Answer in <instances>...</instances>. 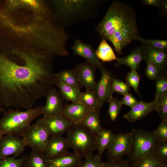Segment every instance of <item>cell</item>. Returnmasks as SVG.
<instances>
[{
  "label": "cell",
  "mask_w": 167,
  "mask_h": 167,
  "mask_svg": "<svg viewBox=\"0 0 167 167\" xmlns=\"http://www.w3.org/2000/svg\"><path fill=\"white\" fill-rule=\"evenodd\" d=\"M54 56L0 37V104L29 109L55 85Z\"/></svg>",
  "instance_id": "cell-1"
},
{
  "label": "cell",
  "mask_w": 167,
  "mask_h": 167,
  "mask_svg": "<svg viewBox=\"0 0 167 167\" xmlns=\"http://www.w3.org/2000/svg\"><path fill=\"white\" fill-rule=\"evenodd\" d=\"M0 37L63 57L69 36L56 22L47 0H0Z\"/></svg>",
  "instance_id": "cell-2"
},
{
  "label": "cell",
  "mask_w": 167,
  "mask_h": 167,
  "mask_svg": "<svg viewBox=\"0 0 167 167\" xmlns=\"http://www.w3.org/2000/svg\"><path fill=\"white\" fill-rule=\"evenodd\" d=\"M102 39L110 41L120 55L123 48L135 40L139 41L136 15L125 2L113 1L102 20L95 27Z\"/></svg>",
  "instance_id": "cell-3"
},
{
  "label": "cell",
  "mask_w": 167,
  "mask_h": 167,
  "mask_svg": "<svg viewBox=\"0 0 167 167\" xmlns=\"http://www.w3.org/2000/svg\"><path fill=\"white\" fill-rule=\"evenodd\" d=\"M105 0H48L50 10L61 27L71 26L96 16Z\"/></svg>",
  "instance_id": "cell-4"
},
{
  "label": "cell",
  "mask_w": 167,
  "mask_h": 167,
  "mask_svg": "<svg viewBox=\"0 0 167 167\" xmlns=\"http://www.w3.org/2000/svg\"><path fill=\"white\" fill-rule=\"evenodd\" d=\"M42 114V107L39 106L24 111L17 109L5 112L0 119V136H22L31 122Z\"/></svg>",
  "instance_id": "cell-5"
},
{
  "label": "cell",
  "mask_w": 167,
  "mask_h": 167,
  "mask_svg": "<svg viewBox=\"0 0 167 167\" xmlns=\"http://www.w3.org/2000/svg\"><path fill=\"white\" fill-rule=\"evenodd\" d=\"M67 132L68 148L73 149L81 157H85L97 150L96 134L84 125L74 124Z\"/></svg>",
  "instance_id": "cell-6"
},
{
  "label": "cell",
  "mask_w": 167,
  "mask_h": 167,
  "mask_svg": "<svg viewBox=\"0 0 167 167\" xmlns=\"http://www.w3.org/2000/svg\"><path fill=\"white\" fill-rule=\"evenodd\" d=\"M132 144L128 155L130 165L133 166L144 156L155 151L159 142L154 132L132 129Z\"/></svg>",
  "instance_id": "cell-7"
},
{
  "label": "cell",
  "mask_w": 167,
  "mask_h": 167,
  "mask_svg": "<svg viewBox=\"0 0 167 167\" xmlns=\"http://www.w3.org/2000/svg\"><path fill=\"white\" fill-rule=\"evenodd\" d=\"M50 136L45 125L39 119L30 125L22 136L25 145L29 147L32 150L44 153Z\"/></svg>",
  "instance_id": "cell-8"
},
{
  "label": "cell",
  "mask_w": 167,
  "mask_h": 167,
  "mask_svg": "<svg viewBox=\"0 0 167 167\" xmlns=\"http://www.w3.org/2000/svg\"><path fill=\"white\" fill-rule=\"evenodd\" d=\"M132 144L131 132L115 135L113 141L107 149V156L109 160L122 159L129 154Z\"/></svg>",
  "instance_id": "cell-9"
},
{
  "label": "cell",
  "mask_w": 167,
  "mask_h": 167,
  "mask_svg": "<svg viewBox=\"0 0 167 167\" xmlns=\"http://www.w3.org/2000/svg\"><path fill=\"white\" fill-rule=\"evenodd\" d=\"M99 70L101 75L100 80L96 83L94 88L99 104L101 107L112 98L113 93L112 82L114 78L112 72L103 66Z\"/></svg>",
  "instance_id": "cell-10"
},
{
  "label": "cell",
  "mask_w": 167,
  "mask_h": 167,
  "mask_svg": "<svg viewBox=\"0 0 167 167\" xmlns=\"http://www.w3.org/2000/svg\"><path fill=\"white\" fill-rule=\"evenodd\" d=\"M26 146L19 137L10 135L2 136L0 140V161L11 156L19 157Z\"/></svg>",
  "instance_id": "cell-11"
},
{
  "label": "cell",
  "mask_w": 167,
  "mask_h": 167,
  "mask_svg": "<svg viewBox=\"0 0 167 167\" xmlns=\"http://www.w3.org/2000/svg\"><path fill=\"white\" fill-rule=\"evenodd\" d=\"M40 119L45 125L50 136L62 135L74 125L61 114L53 116L43 115Z\"/></svg>",
  "instance_id": "cell-12"
},
{
  "label": "cell",
  "mask_w": 167,
  "mask_h": 167,
  "mask_svg": "<svg viewBox=\"0 0 167 167\" xmlns=\"http://www.w3.org/2000/svg\"><path fill=\"white\" fill-rule=\"evenodd\" d=\"M95 110L79 101L64 105L61 114L74 124H78Z\"/></svg>",
  "instance_id": "cell-13"
},
{
  "label": "cell",
  "mask_w": 167,
  "mask_h": 167,
  "mask_svg": "<svg viewBox=\"0 0 167 167\" xmlns=\"http://www.w3.org/2000/svg\"><path fill=\"white\" fill-rule=\"evenodd\" d=\"M96 68L87 61L78 64L74 69L82 87L86 90H93L96 82L95 73Z\"/></svg>",
  "instance_id": "cell-14"
},
{
  "label": "cell",
  "mask_w": 167,
  "mask_h": 167,
  "mask_svg": "<svg viewBox=\"0 0 167 167\" xmlns=\"http://www.w3.org/2000/svg\"><path fill=\"white\" fill-rule=\"evenodd\" d=\"M46 101L42 107L43 114L53 116L61 114L64 104V101L59 91L54 86L46 95Z\"/></svg>",
  "instance_id": "cell-15"
},
{
  "label": "cell",
  "mask_w": 167,
  "mask_h": 167,
  "mask_svg": "<svg viewBox=\"0 0 167 167\" xmlns=\"http://www.w3.org/2000/svg\"><path fill=\"white\" fill-rule=\"evenodd\" d=\"M68 148L66 139L62 135L51 136L46 144L45 155L48 159L56 158L68 153Z\"/></svg>",
  "instance_id": "cell-16"
},
{
  "label": "cell",
  "mask_w": 167,
  "mask_h": 167,
  "mask_svg": "<svg viewBox=\"0 0 167 167\" xmlns=\"http://www.w3.org/2000/svg\"><path fill=\"white\" fill-rule=\"evenodd\" d=\"M71 49L74 54L85 58L96 68L99 69L104 66L96 56L95 50L91 45L83 42L77 39L75 41Z\"/></svg>",
  "instance_id": "cell-17"
},
{
  "label": "cell",
  "mask_w": 167,
  "mask_h": 167,
  "mask_svg": "<svg viewBox=\"0 0 167 167\" xmlns=\"http://www.w3.org/2000/svg\"><path fill=\"white\" fill-rule=\"evenodd\" d=\"M157 101L156 100L150 103L138 101L131 108L130 111L123 117L130 122H133L143 118L147 115L154 110H156Z\"/></svg>",
  "instance_id": "cell-18"
},
{
  "label": "cell",
  "mask_w": 167,
  "mask_h": 167,
  "mask_svg": "<svg viewBox=\"0 0 167 167\" xmlns=\"http://www.w3.org/2000/svg\"><path fill=\"white\" fill-rule=\"evenodd\" d=\"M142 47L144 51V60L147 63L154 64L161 71L166 72L167 49L162 50Z\"/></svg>",
  "instance_id": "cell-19"
},
{
  "label": "cell",
  "mask_w": 167,
  "mask_h": 167,
  "mask_svg": "<svg viewBox=\"0 0 167 167\" xmlns=\"http://www.w3.org/2000/svg\"><path fill=\"white\" fill-rule=\"evenodd\" d=\"M144 54L141 46L135 48L127 56L118 58L116 66L124 65L129 67L131 71H136L139 68L141 62L144 60Z\"/></svg>",
  "instance_id": "cell-20"
},
{
  "label": "cell",
  "mask_w": 167,
  "mask_h": 167,
  "mask_svg": "<svg viewBox=\"0 0 167 167\" xmlns=\"http://www.w3.org/2000/svg\"><path fill=\"white\" fill-rule=\"evenodd\" d=\"M81 157L75 152H68L56 158L48 159L49 167H81L83 161Z\"/></svg>",
  "instance_id": "cell-21"
},
{
  "label": "cell",
  "mask_w": 167,
  "mask_h": 167,
  "mask_svg": "<svg viewBox=\"0 0 167 167\" xmlns=\"http://www.w3.org/2000/svg\"><path fill=\"white\" fill-rule=\"evenodd\" d=\"M55 85L59 88L64 100L71 103L79 101L81 93L80 88L66 84L56 79Z\"/></svg>",
  "instance_id": "cell-22"
},
{
  "label": "cell",
  "mask_w": 167,
  "mask_h": 167,
  "mask_svg": "<svg viewBox=\"0 0 167 167\" xmlns=\"http://www.w3.org/2000/svg\"><path fill=\"white\" fill-rule=\"evenodd\" d=\"M115 135L111 130L103 128L96 134L98 156L101 157L105 150L108 149Z\"/></svg>",
  "instance_id": "cell-23"
},
{
  "label": "cell",
  "mask_w": 167,
  "mask_h": 167,
  "mask_svg": "<svg viewBox=\"0 0 167 167\" xmlns=\"http://www.w3.org/2000/svg\"><path fill=\"white\" fill-rule=\"evenodd\" d=\"M24 166V167H49L48 159L45 154L33 150L25 156Z\"/></svg>",
  "instance_id": "cell-24"
},
{
  "label": "cell",
  "mask_w": 167,
  "mask_h": 167,
  "mask_svg": "<svg viewBox=\"0 0 167 167\" xmlns=\"http://www.w3.org/2000/svg\"><path fill=\"white\" fill-rule=\"evenodd\" d=\"M95 52L97 58L101 60L103 63L117 59L113 49L106 41L104 39H102Z\"/></svg>",
  "instance_id": "cell-25"
},
{
  "label": "cell",
  "mask_w": 167,
  "mask_h": 167,
  "mask_svg": "<svg viewBox=\"0 0 167 167\" xmlns=\"http://www.w3.org/2000/svg\"><path fill=\"white\" fill-rule=\"evenodd\" d=\"M100 111L98 110L93 111L80 124L86 127L94 134H97L102 128L101 124Z\"/></svg>",
  "instance_id": "cell-26"
},
{
  "label": "cell",
  "mask_w": 167,
  "mask_h": 167,
  "mask_svg": "<svg viewBox=\"0 0 167 167\" xmlns=\"http://www.w3.org/2000/svg\"><path fill=\"white\" fill-rule=\"evenodd\" d=\"M56 79L79 88L82 87L74 69H67L55 73Z\"/></svg>",
  "instance_id": "cell-27"
},
{
  "label": "cell",
  "mask_w": 167,
  "mask_h": 167,
  "mask_svg": "<svg viewBox=\"0 0 167 167\" xmlns=\"http://www.w3.org/2000/svg\"><path fill=\"white\" fill-rule=\"evenodd\" d=\"M164 163L157 156L155 151L144 156L132 167H159Z\"/></svg>",
  "instance_id": "cell-28"
},
{
  "label": "cell",
  "mask_w": 167,
  "mask_h": 167,
  "mask_svg": "<svg viewBox=\"0 0 167 167\" xmlns=\"http://www.w3.org/2000/svg\"><path fill=\"white\" fill-rule=\"evenodd\" d=\"M79 101L96 110H100L101 108L94 89L81 92Z\"/></svg>",
  "instance_id": "cell-29"
},
{
  "label": "cell",
  "mask_w": 167,
  "mask_h": 167,
  "mask_svg": "<svg viewBox=\"0 0 167 167\" xmlns=\"http://www.w3.org/2000/svg\"><path fill=\"white\" fill-rule=\"evenodd\" d=\"M139 41L143 47L159 50L167 49V41L152 39H143L141 38Z\"/></svg>",
  "instance_id": "cell-30"
},
{
  "label": "cell",
  "mask_w": 167,
  "mask_h": 167,
  "mask_svg": "<svg viewBox=\"0 0 167 167\" xmlns=\"http://www.w3.org/2000/svg\"><path fill=\"white\" fill-rule=\"evenodd\" d=\"M156 92L155 99L167 94V78L166 73L160 75L156 80Z\"/></svg>",
  "instance_id": "cell-31"
},
{
  "label": "cell",
  "mask_w": 167,
  "mask_h": 167,
  "mask_svg": "<svg viewBox=\"0 0 167 167\" xmlns=\"http://www.w3.org/2000/svg\"><path fill=\"white\" fill-rule=\"evenodd\" d=\"M108 102L109 114L111 120L114 122L117 118L122 105L117 97L112 98Z\"/></svg>",
  "instance_id": "cell-32"
},
{
  "label": "cell",
  "mask_w": 167,
  "mask_h": 167,
  "mask_svg": "<svg viewBox=\"0 0 167 167\" xmlns=\"http://www.w3.org/2000/svg\"><path fill=\"white\" fill-rule=\"evenodd\" d=\"M25 156L16 159L15 156H9L0 161V167H22Z\"/></svg>",
  "instance_id": "cell-33"
},
{
  "label": "cell",
  "mask_w": 167,
  "mask_h": 167,
  "mask_svg": "<svg viewBox=\"0 0 167 167\" xmlns=\"http://www.w3.org/2000/svg\"><path fill=\"white\" fill-rule=\"evenodd\" d=\"M112 88L113 92H117L124 95L130 90V86L122 80L113 78L112 82Z\"/></svg>",
  "instance_id": "cell-34"
},
{
  "label": "cell",
  "mask_w": 167,
  "mask_h": 167,
  "mask_svg": "<svg viewBox=\"0 0 167 167\" xmlns=\"http://www.w3.org/2000/svg\"><path fill=\"white\" fill-rule=\"evenodd\" d=\"M157 106L156 110L161 120L167 119V94L157 99Z\"/></svg>",
  "instance_id": "cell-35"
},
{
  "label": "cell",
  "mask_w": 167,
  "mask_h": 167,
  "mask_svg": "<svg viewBox=\"0 0 167 167\" xmlns=\"http://www.w3.org/2000/svg\"><path fill=\"white\" fill-rule=\"evenodd\" d=\"M154 132L159 142H167V119L161 120Z\"/></svg>",
  "instance_id": "cell-36"
},
{
  "label": "cell",
  "mask_w": 167,
  "mask_h": 167,
  "mask_svg": "<svg viewBox=\"0 0 167 167\" xmlns=\"http://www.w3.org/2000/svg\"><path fill=\"white\" fill-rule=\"evenodd\" d=\"M126 79L127 83L133 88L135 92L138 93L140 79L138 73L136 71H131L128 72Z\"/></svg>",
  "instance_id": "cell-37"
},
{
  "label": "cell",
  "mask_w": 167,
  "mask_h": 167,
  "mask_svg": "<svg viewBox=\"0 0 167 167\" xmlns=\"http://www.w3.org/2000/svg\"><path fill=\"white\" fill-rule=\"evenodd\" d=\"M101 157L97 154L88 156L85 157V160L81 167H102L103 162Z\"/></svg>",
  "instance_id": "cell-38"
},
{
  "label": "cell",
  "mask_w": 167,
  "mask_h": 167,
  "mask_svg": "<svg viewBox=\"0 0 167 167\" xmlns=\"http://www.w3.org/2000/svg\"><path fill=\"white\" fill-rule=\"evenodd\" d=\"M147 63L145 74L149 79L155 80L162 74L166 72L162 71L152 63L148 62Z\"/></svg>",
  "instance_id": "cell-39"
},
{
  "label": "cell",
  "mask_w": 167,
  "mask_h": 167,
  "mask_svg": "<svg viewBox=\"0 0 167 167\" xmlns=\"http://www.w3.org/2000/svg\"><path fill=\"white\" fill-rule=\"evenodd\" d=\"M155 152L162 161L167 162V142H159Z\"/></svg>",
  "instance_id": "cell-40"
},
{
  "label": "cell",
  "mask_w": 167,
  "mask_h": 167,
  "mask_svg": "<svg viewBox=\"0 0 167 167\" xmlns=\"http://www.w3.org/2000/svg\"><path fill=\"white\" fill-rule=\"evenodd\" d=\"M104 167H130V164L128 161L122 159L109 160L103 163Z\"/></svg>",
  "instance_id": "cell-41"
},
{
  "label": "cell",
  "mask_w": 167,
  "mask_h": 167,
  "mask_svg": "<svg viewBox=\"0 0 167 167\" xmlns=\"http://www.w3.org/2000/svg\"><path fill=\"white\" fill-rule=\"evenodd\" d=\"M120 101L122 105H124L132 108L138 102L137 100L131 93H128L124 95Z\"/></svg>",
  "instance_id": "cell-42"
},
{
  "label": "cell",
  "mask_w": 167,
  "mask_h": 167,
  "mask_svg": "<svg viewBox=\"0 0 167 167\" xmlns=\"http://www.w3.org/2000/svg\"><path fill=\"white\" fill-rule=\"evenodd\" d=\"M162 1L160 0H143L141 2L145 5L159 7L161 5Z\"/></svg>",
  "instance_id": "cell-43"
},
{
  "label": "cell",
  "mask_w": 167,
  "mask_h": 167,
  "mask_svg": "<svg viewBox=\"0 0 167 167\" xmlns=\"http://www.w3.org/2000/svg\"><path fill=\"white\" fill-rule=\"evenodd\" d=\"M160 6H161L163 11L165 13L167 12V1H162V3Z\"/></svg>",
  "instance_id": "cell-44"
},
{
  "label": "cell",
  "mask_w": 167,
  "mask_h": 167,
  "mask_svg": "<svg viewBox=\"0 0 167 167\" xmlns=\"http://www.w3.org/2000/svg\"><path fill=\"white\" fill-rule=\"evenodd\" d=\"M5 112V109L0 104V113H4Z\"/></svg>",
  "instance_id": "cell-45"
},
{
  "label": "cell",
  "mask_w": 167,
  "mask_h": 167,
  "mask_svg": "<svg viewBox=\"0 0 167 167\" xmlns=\"http://www.w3.org/2000/svg\"><path fill=\"white\" fill-rule=\"evenodd\" d=\"M159 167H167V162H164Z\"/></svg>",
  "instance_id": "cell-46"
},
{
  "label": "cell",
  "mask_w": 167,
  "mask_h": 167,
  "mask_svg": "<svg viewBox=\"0 0 167 167\" xmlns=\"http://www.w3.org/2000/svg\"><path fill=\"white\" fill-rule=\"evenodd\" d=\"M2 137V136H0V139H1V137Z\"/></svg>",
  "instance_id": "cell-47"
},
{
  "label": "cell",
  "mask_w": 167,
  "mask_h": 167,
  "mask_svg": "<svg viewBox=\"0 0 167 167\" xmlns=\"http://www.w3.org/2000/svg\"><path fill=\"white\" fill-rule=\"evenodd\" d=\"M104 167V166H103V167Z\"/></svg>",
  "instance_id": "cell-48"
}]
</instances>
